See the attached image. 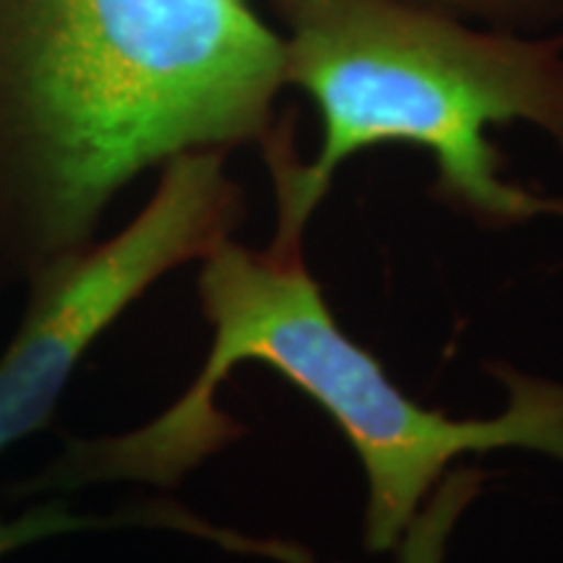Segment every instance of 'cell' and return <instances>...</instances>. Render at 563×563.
<instances>
[{"mask_svg": "<svg viewBox=\"0 0 563 563\" xmlns=\"http://www.w3.org/2000/svg\"><path fill=\"white\" fill-rule=\"evenodd\" d=\"M285 84L243 0H0V287L95 243L150 167L262 146Z\"/></svg>", "mask_w": 563, "mask_h": 563, "instance_id": "6da1fadb", "label": "cell"}, {"mask_svg": "<svg viewBox=\"0 0 563 563\" xmlns=\"http://www.w3.org/2000/svg\"><path fill=\"white\" fill-rule=\"evenodd\" d=\"M199 302L211 344L194 384L129 433L70 439L60 456L21 485V496L100 483L173 488L243 435L217 407V391L245 363L279 373L342 431L368 483L363 540L371 553L399 545L449 464L464 454L522 449L563 462V384L501 363L490 365L509 397L498 415L456 420L428 410L336 323L302 251H251L230 238L203 258Z\"/></svg>", "mask_w": 563, "mask_h": 563, "instance_id": "7a4b0ae2", "label": "cell"}, {"mask_svg": "<svg viewBox=\"0 0 563 563\" xmlns=\"http://www.w3.org/2000/svg\"><path fill=\"white\" fill-rule=\"evenodd\" d=\"M285 26V79L321 115V150L302 162L290 118L262 144L277 194L272 249L302 251L308 220L340 167L378 144L435 162L433 194L490 230L563 220V196L504 178L488 131L530 123L563 157V34L475 32L402 0H269Z\"/></svg>", "mask_w": 563, "mask_h": 563, "instance_id": "3957f363", "label": "cell"}, {"mask_svg": "<svg viewBox=\"0 0 563 563\" xmlns=\"http://www.w3.org/2000/svg\"><path fill=\"white\" fill-rule=\"evenodd\" d=\"M228 152L178 154L152 199L104 243L68 253L26 282L24 319L0 355V454L51 422L91 344L178 266L207 258L245 217Z\"/></svg>", "mask_w": 563, "mask_h": 563, "instance_id": "277c9868", "label": "cell"}, {"mask_svg": "<svg viewBox=\"0 0 563 563\" xmlns=\"http://www.w3.org/2000/svg\"><path fill=\"white\" fill-rule=\"evenodd\" d=\"M483 473L475 467L449 470L439 488L431 493L418 517L399 540L397 563H443L449 540L467 506L481 496Z\"/></svg>", "mask_w": 563, "mask_h": 563, "instance_id": "5b68a950", "label": "cell"}, {"mask_svg": "<svg viewBox=\"0 0 563 563\" xmlns=\"http://www.w3.org/2000/svg\"><path fill=\"white\" fill-rule=\"evenodd\" d=\"M420 9L446 13H473L496 24H540L563 16V0H402Z\"/></svg>", "mask_w": 563, "mask_h": 563, "instance_id": "8992f818", "label": "cell"}, {"mask_svg": "<svg viewBox=\"0 0 563 563\" xmlns=\"http://www.w3.org/2000/svg\"><path fill=\"white\" fill-rule=\"evenodd\" d=\"M95 525H110V519H91L76 517L60 506H42V509L26 511L24 517L16 519H0V555L19 551V548L37 543V540L55 538L63 532H79L89 530Z\"/></svg>", "mask_w": 563, "mask_h": 563, "instance_id": "52a82bcc", "label": "cell"}]
</instances>
